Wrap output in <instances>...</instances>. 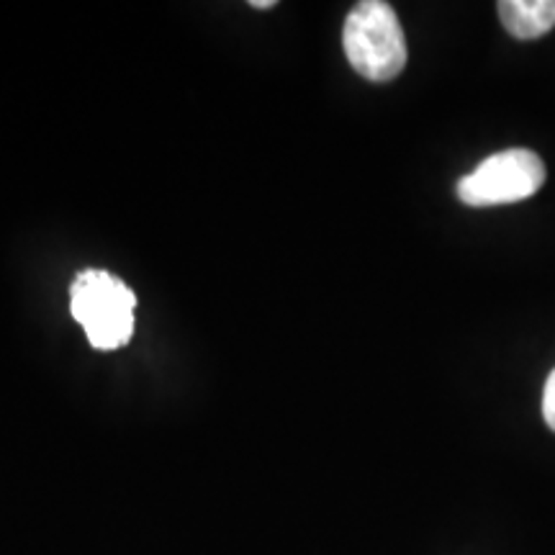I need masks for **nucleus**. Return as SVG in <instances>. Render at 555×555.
<instances>
[{
    "mask_svg": "<svg viewBox=\"0 0 555 555\" xmlns=\"http://www.w3.org/2000/svg\"><path fill=\"white\" fill-rule=\"evenodd\" d=\"M343 47L365 80H393L406 65V39L397 11L384 0H363L347 13Z\"/></svg>",
    "mask_w": 555,
    "mask_h": 555,
    "instance_id": "obj_1",
    "label": "nucleus"
},
{
    "mask_svg": "<svg viewBox=\"0 0 555 555\" xmlns=\"http://www.w3.org/2000/svg\"><path fill=\"white\" fill-rule=\"evenodd\" d=\"M69 309L95 350H119L134 332L137 296L106 270H82L69 288Z\"/></svg>",
    "mask_w": 555,
    "mask_h": 555,
    "instance_id": "obj_2",
    "label": "nucleus"
},
{
    "mask_svg": "<svg viewBox=\"0 0 555 555\" xmlns=\"http://www.w3.org/2000/svg\"><path fill=\"white\" fill-rule=\"evenodd\" d=\"M545 165L530 150H504L486 157L474 172L461 178L457 198L466 206L486 208L517 204L543 189Z\"/></svg>",
    "mask_w": 555,
    "mask_h": 555,
    "instance_id": "obj_3",
    "label": "nucleus"
},
{
    "mask_svg": "<svg viewBox=\"0 0 555 555\" xmlns=\"http://www.w3.org/2000/svg\"><path fill=\"white\" fill-rule=\"evenodd\" d=\"M496 9L504 29L517 39H538L555 26V0H502Z\"/></svg>",
    "mask_w": 555,
    "mask_h": 555,
    "instance_id": "obj_4",
    "label": "nucleus"
},
{
    "mask_svg": "<svg viewBox=\"0 0 555 555\" xmlns=\"http://www.w3.org/2000/svg\"><path fill=\"white\" fill-rule=\"evenodd\" d=\"M543 416H545V425L555 433V371L551 373V376H547V384H545Z\"/></svg>",
    "mask_w": 555,
    "mask_h": 555,
    "instance_id": "obj_5",
    "label": "nucleus"
},
{
    "mask_svg": "<svg viewBox=\"0 0 555 555\" xmlns=\"http://www.w3.org/2000/svg\"><path fill=\"white\" fill-rule=\"evenodd\" d=\"M253 9H275V0H253Z\"/></svg>",
    "mask_w": 555,
    "mask_h": 555,
    "instance_id": "obj_6",
    "label": "nucleus"
}]
</instances>
